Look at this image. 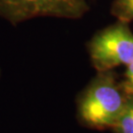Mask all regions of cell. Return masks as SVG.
I'll return each instance as SVG.
<instances>
[{
	"label": "cell",
	"mask_w": 133,
	"mask_h": 133,
	"mask_svg": "<svg viewBox=\"0 0 133 133\" xmlns=\"http://www.w3.org/2000/svg\"><path fill=\"white\" fill-rule=\"evenodd\" d=\"M128 95L112 70L98 72L77 101V116L86 127L97 130L114 128Z\"/></svg>",
	"instance_id": "cell-1"
},
{
	"label": "cell",
	"mask_w": 133,
	"mask_h": 133,
	"mask_svg": "<svg viewBox=\"0 0 133 133\" xmlns=\"http://www.w3.org/2000/svg\"><path fill=\"white\" fill-rule=\"evenodd\" d=\"M91 62L98 72L114 70L133 62V33L118 21L96 34L88 45Z\"/></svg>",
	"instance_id": "cell-2"
},
{
	"label": "cell",
	"mask_w": 133,
	"mask_h": 133,
	"mask_svg": "<svg viewBox=\"0 0 133 133\" xmlns=\"http://www.w3.org/2000/svg\"><path fill=\"white\" fill-rule=\"evenodd\" d=\"M88 10L86 0H0V16L12 25L38 17L79 19Z\"/></svg>",
	"instance_id": "cell-3"
},
{
	"label": "cell",
	"mask_w": 133,
	"mask_h": 133,
	"mask_svg": "<svg viewBox=\"0 0 133 133\" xmlns=\"http://www.w3.org/2000/svg\"><path fill=\"white\" fill-rule=\"evenodd\" d=\"M112 129L114 133H133V96H128L123 110Z\"/></svg>",
	"instance_id": "cell-4"
},
{
	"label": "cell",
	"mask_w": 133,
	"mask_h": 133,
	"mask_svg": "<svg viewBox=\"0 0 133 133\" xmlns=\"http://www.w3.org/2000/svg\"><path fill=\"white\" fill-rule=\"evenodd\" d=\"M111 12L121 22L133 21V0H115Z\"/></svg>",
	"instance_id": "cell-5"
},
{
	"label": "cell",
	"mask_w": 133,
	"mask_h": 133,
	"mask_svg": "<svg viewBox=\"0 0 133 133\" xmlns=\"http://www.w3.org/2000/svg\"><path fill=\"white\" fill-rule=\"evenodd\" d=\"M121 83L125 93L128 96H133V62L126 66L124 80Z\"/></svg>",
	"instance_id": "cell-6"
}]
</instances>
